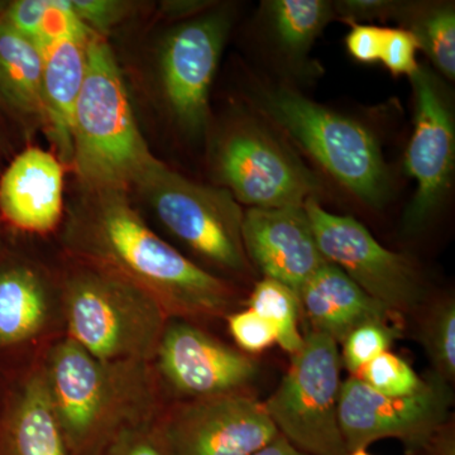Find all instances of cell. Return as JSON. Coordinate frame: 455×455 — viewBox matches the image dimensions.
I'll return each instance as SVG.
<instances>
[{"mask_svg": "<svg viewBox=\"0 0 455 455\" xmlns=\"http://www.w3.org/2000/svg\"><path fill=\"white\" fill-rule=\"evenodd\" d=\"M99 196L94 211L74 228V243L83 253L149 293L169 316L226 313L233 292L224 281L156 235L124 193Z\"/></svg>", "mask_w": 455, "mask_h": 455, "instance_id": "6da1fadb", "label": "cell"}, {"mask_svg": "<svg viewBox=\"0 0 455 455\" xmlns=\"http://www.w3.org/2000/svg\"><path fill=\"white\" fill-rule=\"evenodd\" d=\"M80 179L100 193H124L157 158L149 151L109 44L92 33L73 119V158Z\"/></svg>", "mask_w": 455, "mask_h": 455, "instance_id": "7a4b0ae2", "label": "cell"}, {"mask_svg": "<svg viewBox=\"0 0 455 455\" xmlns=\"http://www.w3.org/2000/svg\"><path fill=\"white\" fill-rule=\"evenodd\" d=\"M256 106L353 196L381 208L390 178L376 137L362 123L284 86H260Z\"/></svg>", "mask_w": 455, "mask_h": 455, "instance_id": "3957f363", "label": "cell"}, {"mask_svg": "<svg viewBox=\"0 0 455 455\" xmlns=\"http://www.w3.org/2000/svg\"><path fill=\"white\" fill-rule=\"evenodd\" d=\"M68 338L106 363L154 357L167 325L166 311L131 281L106 268L86 269L65 289Z\"/></svg>", "mask_w": 455, "mask_h": 455, "instance_id": "277c9868", "label": "cell"}, {"mask_svg": "<svg viewBox=\"0 0 455 455\" xmlns=\"http://www.w3.org/2000/svg\"><path fill=\"white\" fill-rule=\"evenodd\" d=\"M340 370L337 341L309 331L277 390L263 403L278 433L307 454H348L338 421Z\"/></svg>", "mask_w": 455, "mask_h": 455, "instance_id": "5b68a950", "label": "cell"}, {"mask_svg": "<svg viewBox=\"0 0 455 455\" xmlns=\"http://www.w3.org/2000/svg\"><path fill=\"white\" fill-rule=\"evenodd\" d=\"M136 188L161 223L191 250L230 271L248 268L244 212L227 188L191 181L158 160Z\"/></svg>", "mask_w": 455, "mask_h": 455, "instance_id": "8992f818", "label": "cell"}, {"mask_svg": "<svg viewBox=\"0 0 455 455\" xmlns=\"http://www.w3.org/2000/svg\"><path fill=\"white\" fill-rule=\"evenodd\" d=\"M411 396L390 397L358 377L341 382L338 421L347 451L367 449L377 440L397 439L406 455H419L453 419L451 383L431 372Z\"/></svg>", "mask_w": 455, "mask_h": 455, "instance_id": "52a82bcc", "label": "cell"}, {"mask_svg": "<svg viewBox=\"0 0 455 455\" xmlns=\"http://www.w3.org/2000/svg\"><path fill=\"white\" fill-rule=\"evenodd\" d=\"M304 209L328 262L391 313H411L420 307L425 287L411 260L383 247L355 218L324 211L317 197L307 199Z\"/></svg>", "mask_w": 455, "mask_h": 455, "instance_id": "ba28073f", "label": "cell"}, {"mask_svg": "<svg viewBox=\"0 0 455 455\" xmlns=\"http://www.w3.org/2000/svg\"><path fill=\"white\" fill-rule=\"evenodd\" d=\"M221 184L250 208H302L320 184L295 155L259 123L245 122L221 140L217 152Z\"/></svg>", "mask_w": 455, "mask_h": 455, "instance_id": "9c48e42d", "label": "cell"}, {"mask_svg": "<svg viewBox=\"0 0 455 455\" xmlns=\"http://www.w3.org/2000/svg\"><path fill=\"white\" fill-rule=\"evenodd\" d=\"M131 363H106L70 338L57 344L46 374L65 438L83 444L119 414L131 391Z\"/></svg>", "mask_w": 455, "mask_h": 455, "instance_id": "30bf717a", "label": "cell"}, {"mask_svg": "<svg viewBox=\"0 0 455 455\" xmlns=\"http://www.w3.org/2000/svg\"><path fill=\"white\" fill-rule=\"evenodd\" d=\"M278 435L263 403L236 392L180 406L164 427L163 447L167 455H251Z\"/></svg>", "mask_w": 455, "mask_h": 455, "instance_id": "8fae6325", "label": "cell"}, {"mask_svg": "<svg viewBox=\"0 0 455 455\" xmlns=\"http://www.w3.org/2000/svg\"><path fill=\"white\" fill-rule=\"evenodd\" d=\"M410 80L414 86L415 124L405 167L415 180L416 191L403 218V227L407 233H416L429 223L451 185L455 131L447 100L429 71L419 68Z\"/></svg>", "mask_w": 455, "mask_h": 455, "instance_id": "7c38bea8", "label": "cell"}, {"mask_svg": "<svg viewBox=\"0 0 455 455\" xmlns=\"http://www.w3.org/2000/svg\"><path fill=\"white\" fill-rule=\"evenodd\" d=\"M230 27L227 12H212L176 27L164 42V95L176 121L193 133L208 121L209 94Z\"/></svg>", "mask_w": 455, "mask_h": 455, "instance_id": "4fadbf2b", "label": "cell"}, {"mask_svg": "<svg viewBox=\"0 0 455 455\" xmlns=\"http://www.w3.org/2000/svg\"><path fill=\"white\" fill-rule=\"evenodd\" d=\"M156 355L171 387L196 400L236 394L257 374L244 353L185 322L167 323Z\"/></svg>", "mask_w": 455, "mask_h": 455, "instance_id": "5bb4252c", "label": "cell"}, {"mask_svg": "<svg viewBox=\"0 0 455 455\" xmlns=\"http://www.w3.org/2000/svg\"><path fill=\"white\" fill-rule=\"evenodd\" d=\"M242 238L248 260L299 298L307 281L328 262L317 247L304 206L247 209Z\"/></svg>", "mask_w": 455, "mask_h": 455, "instance_id": "9a60e30c", "label": "cell"}, {"mask_svg": "<svg viewBox=\"0 0 455 455\" xmlns=\"http://www.w3.org/2000/svg\"><path fill=\"white\" fill-rule=\"evenodd\" d=\"M64 209V167L55 155L31 147L17 156L0 179V212L26 232L55 229Z\"/></svg>", "mask_w": 455, "mask_h": 455, "instance_id": "2e32d148", "label": "cell"}, {"mask_svg": "<svg viewBox=\"0 0 455 455\" xmlns=\"http://www.w3.org/2000/svg\"><path fill=\"white\" fill-rule=\"evenodd\" d=\"M300 304L311 331L328 335L338 344L357 326L387 322L394 314L331 262H326L305 284Z\"/></svg>", "mask_w": 455, "mask_h": 455, "instance_id": "e0dca14e", "label": "cell"}, {"mask_svg": "<svg viewBox=\"0 0 455 455\" xmlns=\"http://www.w3.org/2000/svg\"><path fill=\"white\" fill-rule=\"evenodd\" d=\"M94 31L68 36L42 52V98L44 123L66 161L73 158V119L88 62V44Z\"/></svg>", "mask_w": 455, "mask_h": 455, "instance_id": "ac0fdd59", "label": "cell"}, {"mask_svg": "<svg viewBox=\"0 0 455 455\" xmlns=\"http://www.w3.org/2000/svg\"><path fill=\"white\" fill-rule=\"evenodd\" d=\"M8 455H68L46 376L36 374L26 383L9 419Z\"/></svg>", "mask_w": 455, "mask_h": 455, "instance_id": "d6986e66", "label": "cell"}, {"mask_svg": "<svg viewBox=\"0 0 455 455\" xmlns=\"http://www.w3.org/2000/svg\"><path fill=\"white\" fill-rule=\"evenodd\" d=\"M44 56L0 16V101L20 116L44 118Z\"/></svg>", "mask_w": 455, "mask_h": 455, "instance_id": "ffe728a7", "label": "cell"}, {"mask_svg": "<svg viewBox=\"0 0 455 455\" xmlns=\"http://www.w3.org/2000/svg\"><path fill=\"white\" fill-rule=\"evenodd\" d=\"M49 298L40 277L27 267L0 271V347L25 343L49 319Z\"/></svg>", "mask_w": 455, "mask_h": 455, "instance_id": "44dd1931", "label": "cell"}, {"mask_svg": "<svg viewBox=\"0 0 455 455\" xmlns=\"http://www.w3.org/2000/svg\"><path fill=\"white\" fill-rule=\"evenodd\" d=\"M2 17L41 52L68 36L92 31L75 13L71 2L62 0H18Z\"/></svg>", "mask_w": 455, "mask_h": 455, "instance_id": "7402d4cb", "label": "cell"}, {"mask_svg": "<svg viewBox=\"0 0 455 455\" xmlns=\"http://www.w3.org/2000/svg\"><path fill=\"white\" fill-rule=\"evenodd\" d=\"M278 44L290 55L301 56L334 16L325 0H272L266 3Z\"/></svg>", "mask_w": 455, "mask_h": 455, "instance_id": "603a6c76", "label": "cell"}, {"mask_svg": "<svg viewBox=\"0 0 455 455\" xmlns=\"http://www.w3.org/2000/svg\"><path fill=\"white\" fill-rule=\"evenodd\" d=\"M248 307L274 326L276 343L284 352L293 355L300 350L304 335L299 328L301 304L298 293L286 284L265 277L254 286Z\"/></svg>", "mask_w": 455, "mask_h": 455, "instance_id": "cb8c5ba5", "label": "cell"}, {"mask_svg": "<svg viewBox=\"0 0 455 455\" xmlns=\"http://www.w3.org/2000/svg\"><path fill=\"white\" fill-rule=\"evenodd\" d=\"M419 340L433 364V373L448 383L455 377V302L438 301L419 328Z\"/></svg>", "mask_w": 455, "mask_h": 455, "instance_id": "d4e9b609", "label": "cell"}, {"mask_svg": "<svg viewBox=\"0 0 455 455\" xmlns=\"http://www.w3.org/2000/svg\"><path fill=\"white\" fill-rule=\"evenodd\" d=\"M434 65L448 79L455 76V13L453 7L444 5L431 9L410 29Z\"/></svg>", "mask_w": 455, "mask_h": 455, "instance_id": "484cf974", "label": "cell"}, {"mask_svg": "<svg viewBox=\"0 0 455 455\" xmlns=\"http://www.w3.org/2000/svg\"><path fill=\"white\" fill-rule=\"evenodd\" d=\"M355 377L374 391L390 397L411 396L425 385V379L416 374L414 368L390 350L371 361Z\"/></svg>", "mask_w": 455, "mask_h": 455, "instance_id": "4316f807", "label": "cell"}, {"mask_svg": "<svg viewBox=\"0 0 455 455\" xmlns=\"http://www.w3.org/2000/svg\"><path fill=\"white\" fill-rule=\"evenodd\" d=\"M398 337H401V328L390 324V320L359 325L341 341V362L352 376H358L371 361L387 352Z\"/></svg>", "mask_w": 455, "mask_h": 455, "instance_id": "83f0119b", "label": "cell"}, {"mask_svg": "<svg viewBox=\"0 0 455 455\" xmlns=\"http://www.w3.org/2000/svg\"><path fill=\"white\" fill-rule=\"evenodd\" d=\"M228 328L244 352L260 353L276 343L274 326L251 307L228 316Z\"/></svg>", "mask_w": 455, "mask_h": 455, "instance_id": "f1b7e54d", "label": "cell"}, {"mask_svg": "<svg viewBox=\"0 0 455 455\" xmlns=\"http://www.w3.org/2000/svg\"><path fill=\"white\" fill-rule=\"evenodd\" d=\"M418 50H420L418 40L410 29L385 28L379 61L394 76L406 75L411 77L420 68L416 61Z\"/></svg>", "mask_w": 455, "mask_h": 455, "instance_id": "f546056e", "label": "cell"}, {"mask_svg": "<svg viewBox=\"0 0 455 455\" xmlns=\"http://www.w3.org/2000/svg\"><path fill=\"white\" fill-rule=\"evenodd\" d=\"M385 28L377 26L352 23V28L346 37L349 55L362 64H374L382 55Z\"/></svg>", "mask_w": 455, "mask_h": 455, "instance_id": "4dcf8cb0", "label": "cell"}, {"mask_svg": "<svg viewBox=\"0 0 455 455\" xmlns=\"http://www.w3.org/2000/svg\"><path fill=\"white\" fill-rule=\"evenodd\" d=\"M71 4L77 17L92 31H107L121 20L124 12L123 3L108 0H75Z\"/></svg>", "mask_w": 455, "mask_h": 455, "instance_id": "1f68e13d", "label": "cell"}, {"mask_svg": "<svg viewBox=\"0 0 455 455\" xmlns=\"http://www.w3.org/2000/svg\"><path fill=\"white\" fill-rule=\"evenodd\" d=\"M108 455H167V453L163 444H158L145 434L131 431V433L123 434Z\"/></svg>", "mask_w": 455, "mask_h": 455, "instance_id": "d6a6232c", "label": "cell"}, {"mask_svg": "<svg viewBox=\"0 0 455 455\" xmlns=\"http://www.w3.org/2000/svg\"><path fill=\"white\" fill-rule=\"evenodd\" d=\"M348 20L359 18L381 17L390 13L391 9L396 8L395 3L382 0H347L334 5Z\"/></svg>", "mask_w": 455, "mask_h": 455, "instance_id": "836d02e7", "label": "cell"}, {"mask_svg": "<svg viewBox=\"0 0 455 455\" xmlns=\"http://www.w3.org/2000/svg\"><path fill=\"white\" fill-rule=\"evenodd\" d=\"M251 455H309L305 451H300L292 445L286 438L283 435H278L277 438L272 440L265 447L260 448L259 451H254Z\"/></svg>", "mask_w": 455, "mask_h": 455, "instance_id": "e575fe53", "label": "cell"}, {"mask_svg": "<svg viewBox=\"0 0 455 455\" xmlns=\"http://www.w3.org/2000/svg\"><path fill=\"white\" fill-rule=\"evenodd\" d=\"M347 455H372L368 453L367 449H357V451H349Z\"/></svg>", "mask_w": 455, "mask_h": 455, "instance_id": "d590c367", "label": "cell"}]
</instances>
